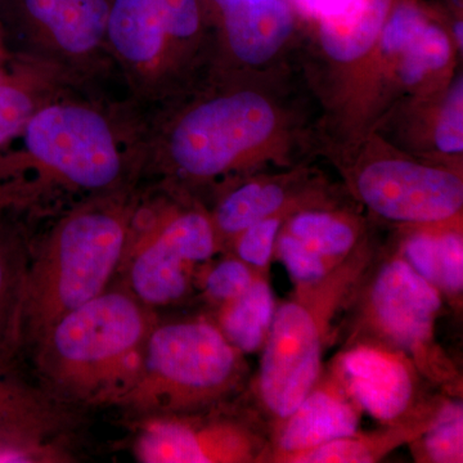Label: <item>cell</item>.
Wrapping results in <instances>:
<instances>
[{"label": "cell", "mask_w": 463, "mask_h": 463, "mask_svg": "<svg viewBox=\"0 0 463 463\" xmlns=\"http://www.w3.org/2000/svg\"><path fill=\"white\" fill-rule=\"evenodd\" d=\"M216 408L148 416L134 447L137 458L146 463L265 462L270 434L259 414L251 407L233 413Z\"/></svg>", "instance_id": "9"}, {"label": "cell", "mask_w": 463, "mask_h": 463, "mask_svg": "<svg viewBox=\"0 0 463 463\" xmlns=\"http://www.w3.org/2000/svg\"><path fill=\"white\" fill-rule=\"evenodd\" d=\"M455 38H456L457 44L459 45V48H462V45H463V25H462V23L456 24Z\"/></svg>", "instance_id": "37"}, {"label": "cell", "mask_w": 463, "mask_h": 463, "mask_svg": "<svg viewBox=\"0 0 463 463\" xmlns=\"http://www.w3.org/2000/svg\"><path fill=\"white\" fill-rule=\"evenodd\" d=\"M328 367L362 412L383 426L430 420L446 395L432 394L435 386L410 358L373 344L344 345Z\"/></svg>", "instance_id": "11"}, {"label": "cell", "mask_w": 463, "mask_h": 463, "mask_svg": "<svg viewBox=\"0 0 463 463\" xmlns=\"http://www.w3.org/2000/svg\"><path fill=\"white\" fill-rule=\"evenodd\" d=\"M288 218L286 213H281L250 225L233 240L228 249L252 269L261 274H269L277 237Z\"/></svg>", "instance_id": "28"}, {"label": "cell", "mask_w": 463, "mask_h": 463, "mask_svg": "<svg viewBox=\"0 0 463 463\" xmlns=\"http://www.w3.org/2000/svg\"><path fill=\"white\" fill-rule=\"evenodd\" d=\"M439 291L453 306L461 307L463 292V239L461 225L441 230V274Z\"/></svg>", "instance_id": "31"}, {"label": "cell", "mask_w": 463, "mask_h": 463, "mask_svg": "<svg viewBox=\"0 0 463 463\" xmlns=\"http://www.w3.org/2000/svg\"><path fill=\"white\" fill-rule=\"evenodd\" d=\"M70 87L0 148V194L12 209L60 196L80 201L136 185L147 158L148 109Z\"/></svg>", "instance_id": "1"}, {"label": "cell", "mask_w": 463, "mask_h": 463, "mask_svg": "<svg viewBox=\"0 0 463 463\" xmlns=\"http://www.w3.org/2000/svg\"><path fill=\"white\" fill-rule=\"evenodd\" d=\"M376 252L364 241L322 281L294 286L277 304L260 365L251 381L252 410L269 434L304 401L323 371V354L335 336V319L345 312Z\"/></svg>", "instance_id": "4"}, {"label": "cell", "mask_w": 463, "mask_h": 463, "mask_svg": "<svg viewBox=\"0 0 463 463\" xmlns=\"http://www.w3.org/2000/svg\"><path fill=\"white\" fill-rule=\"evenodd\" d=\"M274 255L285 265L295 286L322 281L337 265H332L306 242L283 230L277 237Z\"/></svg>", "instance_id": "29"}, {"label": "cell", "mask_w": 463, "mask_h": 463, "mask_svg": "<svg viewBox=\"0 0 463 463\" xmlns=\"http://www.w3.org/2000/svg\"><path fill=\"white\" fill-rule=\"evenodd\" d=\"M362 414L336 374L323 368L304 401L270 435L265 462L289 463L312 448L355 434Z\"/></svg>", "instance_id": "14"}, {"label": "cell", "mask_w": 463, "mask_h": 463, "mask_svg": "<svg viewBox=\"0 0 463 463\" xmlns=\"http://www.w3.org/2000/svg\"><path fill=\"white\" fill-rule=\"evenodd\" d=\"M209 213L141 200L123 261L128 289L151 307L181 303L221 251Z\"/></svg>", "instance_id": "8"}, {"label": "cell", "mask_w": 463, "mask_h": 463, "mask_svg": "<svg viewBox=\"0 0 463 463\" xmlns=\"http://www.w3.org/2000/svg\"><path fill=\"white\" fill-rule=\"evenodd\" d=\"M443 227L446 225L416 227V231L411 232L401 241L397 249L399 255L414 272L438 289L440 286Z\"/></svg>", "instance_id": "30"}, {"label": "cell", "mask_w": 463, "mask_h": 463, "mask_svg": "<svg viewBox=\"0 0 463 463\" xmlns=\"http://www.w3.org/2000/svg\"><path fill=\"white\" fill-rule=\"evenodd\" d=\"M289 196L282 183L251 181L225 194L210 214L221 249H228L233 240L250 225L288 212Z\"/></svg>", "instance_id": "18"}, {"label": "cell", "mask_w": 463, "mask_h": 463, "mask_svg": "<svg viewBox=\"0 0 463 463\" xmlns=\"http://www.w3.org/2000/svg\"><path fill=\"white\" fill-rule=\"evenodd\" d=\"M428 23L421 9L410 3H402L390 11L388 20L380 33V45L388 56H399L420 27Z\"/></svg>", "instance_id": "33"}, {"label": "cell", "mask_w": 463, "mask_h": 463, "mask_svg": "<svg viewBox=\"0 0 463 463\" xmlns=\"http://www.w3.org/2000/svg\"><path fill=\"white\" fill-rule=\"evenodd\" d=\"M141 200L132 185L80 201L58 219L29 263L23 340L36 345L67 313L108 289Z\"/></svg>", "instance_id": "2"}, {"label": "cell", "mask_w": 463, "mask_h": 463, "mask_svg": "<svg viewBox=\"0 0 463 463\" xmlns=\"http://www.w3.org/2000/svg\"><path fill=\"white\" fill-rule=\"evenodd\" d=\"M106 42L134 102L148 109L172 90L175 76L157 0H111Z\"/></svg>", "instance_id": "13"}, {"label": "cell", "mask_w": 463, "mask_h": 463, "mask_svg": "<svg viewBox=\"0 0 463 463\" xmlns=\"http://www.w3.org/2000/svg\"><path fill=\"white\" fill-rule=\"evenodd\" d=\"M70 87L75 85L57 66L14 52L0 69V148L16 138L43 105Z\"/></svg>", "instance_id": "15"}, {"label": "cell", "mask_w": 463, "mask_h": 463, "mask_svg": "<svg viewBox=\"0 0 463 463\" xmlns=\"http://www.w3.org/2000/svg\"><path fill=\"white\" fill-rule=\"evenodd\" d=\"M270 276L261 274L242 295L218 307L215 323L242 354L263 349L276 312Z\"/></svg>", "instance_id": "19"}, {"label": "cell", "mask_w": 463, "mask_h": 463, "mask_svg": "<svg viewBox=\"0 0 463 463\" xmlns=\"http://www.w3.org/2000/svg\"><path fill=\"white\" fill-rule=\"evenodd\" d=\"M354 190L371 212L392 223L453 225L462 213L461 176L413 161H373L356 174Z\"/></svg>", "instance_id": "12"}, {"label": "cell", "mask_w": 463, "mask_h": 463, "mask_svg": "<svg viewBox=\"0 0 463 463\" xmlns=\"http://www.w3.org/2000/svg\"><path fill=\"white\" fill-rule=\"evenodd\" d=\"M452 45L441 27L426 23L401 52L399 76L405 85L421 83L431 72L440 71L449 62Z\"/></svg>", "instance_id": "25"}, {"label": "cell", "mask_w": 463, "mask_h": 463, "mask_svg": "<svg viewBox=\"0 0 463 463\" xmlns=\"http://www.w3.org/2000/svg\"><path fill=\"white\" fill-rule=\"evenodd\" d=\"M259 276L261 273L231 254L215 264L203 265L197 276V282H200L209 301L218 307L242 295Z\"/></svg>", "instance_id": "27"}, {"label": "cell", "mask_w": 463, "mask_h": 463, "mask_svg": "<svg viewBox=\"0 0 463 463\" xmlns=\"http://www.w3.org/2000/svg\"><path fill=\"white\" fill-rule=\"evenodd\" d=\"M276 127L272 106L249 90L225 91L169 116L148 114L145 172L212 182L239 169Z\"/></svg>", "instance_id": "6"}, {"label": "cell", "mask_w": 463, "mask_h": 463, "mask_svg": "<svg viewBox=\"0 0 463 463\" xmlns=\"http://www.w3.org/2000/svg\"><path fill=\"white\" fill-rule=\"evenodd\" d=\"M62 423V414L47 399L9 379L0 368V434L44 439Z\"/></svg>", "instance_id": "23"}, {"label": "cell", "mask_w": 463, "mask_h": 463, "mask_svg": "<svg viewBox=\"0 0 463 463\" xmlns=\"http://www.w3.org/2000/svg\"><path fill=\"white\" fill-rule=\"evenodd\" d=\"M174 76L194 50L203 27L199 0H157Z\"/></svg>", "instance_id": "26"}, {"label": "cell", "mask_w": 463, "mask_h": 463, "mask_svg": "<svg viewBox=\"0 0 463 463\" xmlns=\"http://www.w3.org/2000/svg\"><path fill=\"white\" fill-rule=\"evenodd\" d=\"M221 12L232 53L248 65L274 56L294 30V14L283 0H213Z\"/></svg>", "instance_id": "16"}, {"label": "cell", "mask_w": 463, "mask_h": 463, "mask_svg": "<svg viewBox=\"0 0 463 463\" xmlns=\"http://www.w3.org/2000/svg\"><path fill=\"white\" fill-rule=\"evenodd\" d=\"M282 230L306 242L332 265L341 263L365 241L356 219L327 210L304 209L292 213Z\"/></svg>", "instance_id": "22"}, {"label": "cell", "mask_w": 463, "mask_h": 463, "mask_svg": "<svg viewBox=\"0 0 463 463\" xmlns=\"http://www.w3.org/2000/svg\"><path fill=\"white\" fill-rule=\"evenodd\" d=\"M392 3V0H355L343 16L319 24L323 50L339 62L364 57L380 38Z\"/></svg>", "instance_id": "21"}, {"label": "cell", "mask_w": 463, "mask_h": 463, "mask_svg": "<svg viewBox=\"0 0 463 463\" xmlns=\"http://www.w3.org/2000/svg\"><path fill=\"white\" fill-rule=\"evenodd\" d=\"M5 214L0 216V368L3 370L23 341L24 294L29 269L25 242L20 232L5 221Z\"/></svg>", "instance_id": "17"}, {"label": "cell", "mask_w": 463, "mask_h": 463, "mask_svg": "<svg viewBox=\"0 0 463 463\" xmlns=\"http://www.w3.org/2000/svg\"><path fill=\"white\" fill-rule=\"evenodd\" d=\"M439 151L458 155L463 151V83L459 78L444 100L434 133Z\"/></svg>", "instance_id": "32"}, {"label": "cell", "mask_w": 463, "mask_h": 463, "mask_svg": "<svg viewBox=\"0 0 463 463\" xmlns=\"http://www.w3.org/2000/svg\"><path fill=\"white\" fill-rule=\"evenodd\" d=\"M111 0H14V23L21 53L62 70L75 87L112 65L106 42Z\"/></svg>", "instance_id": "10"}, {"label": "cell", "mask_w": 463, "mask_h": 463, "mask_svg": "<svg viewBox=\"0 0 463 463\" xmlns=\"http://www.w3.org/2000/svg\"><path fill=\"white\" fill-rule=\"evenodd\" d=\"M12 56H14V50H12L11 44H9L7 30H5L3 18L0 16V69L7 65Z\"/></svg>", "instance_id": "35"}, {"label": "cell", "mask_w": 463, "mask_h": 463, "mask_svg": "<svg viewBox=\"0 0 463 463\" xmlns=\"http://www.w3.org/2000/svg\"><path fill=\"white\" fill-rule=\"evenodd\" d=\"M432 419L383 426L379 430L370 432L356 431L349 437L335 439L292 457L289 463L380 462L392 450L416 440Z\"/></svg>", "instance_id": "20"}, {"label": "cell", "mask_w": 463, "mask_h": 463, "mask_svg": "<svg viewBox=\"0 0 463 463\" xmlns=\"http://www.w3.org/2000/svg\"><path fill=\"white\" fill-rule=\"evenodd\" d=\"M11 207V201H9L7 197L3 196V194H0V216L9 212Z\"/></svg>", "instance_id": "36"}, {"label": "cell", "mask_w": 463, "mask_h": 463, "mask_svg": "<svg viewBox=\"0 0 463 463\" xmlns=\"http://www.w3.org/2000/svg\"><path fill=\"white\" fill-rule=\"evenodd\" d=\"M154 307L128 288L106 289L60 319L38 344V364L58 392L118 404L141 370Z\"/></svg>", "instance_id": "3"}, {"label": "cell", "mask_w": 463, "mask_h": 463, "mask_svg": "<svg viewBox=\"0 0 463 463\" xmlns=\"http://www.w3.org/2000/svg\"><path fill=\"white\" fill-rule=\"evenodd\" d=\"M243 355L205 317L157 321L138 376L116 405L147 417L221 407L248 386Z\"/></svg>", "instance_id": "5"}, {"label": "cell", "mask_w": 463, "mask_h": 463, "mask_svg": "<svg viewBox=\"0 0 463 463\" xmlns=\"http://www.w3.org/2000/svg\"><path fill=\"white\" fill-rule=\"evenodd\" d=\"M462 395H444L434 419L416 440L408 444L414 458L428 463L463 462Z\"/></svg>", "instance_id": "24"}, {"label": "cell", "mask_w": 463, "mask_h": 463, "mask_svg": "<svg viewBox=\"0 0 463 463\" xmlns=\"http://www.w3.org/2000/svg\"><path fill=\"white\" fill-rule=\"evenodd\" d=\"M57 458L56 450L43 443V439L0 434V463L54 462Z\"/></svg>", "instance_id": "34"}, {"label": "cell", "mask_w": 463, "mask_h": 463, "mask_svg": "<svg viewBox=\"0 0 463 463\" xmlns=\"http://www.w3.org/2000/svg\"><path fill=\"white\" fill-rule=\"evenodd\" d=\"M443 300L397 250L376 257L347 306L350 332L344 345L365 343L395 350L441 392L462 395L461 376L435 332Z\"/></svg>", "instance_id": "7"}]
</instances>
